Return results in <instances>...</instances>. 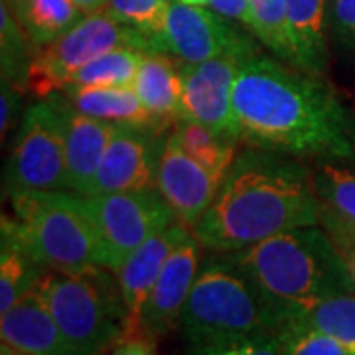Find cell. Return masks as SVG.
Masks as SVG:
<instances>
[{"mask_svg": "<svg viewBox=\"0 0 355 355\" xmlns=\"http://www.w3.org/2000/svg\"><path fill=\"white\" fill-rule=\"evenodd\" d=\"M223 254L286 322L330 296L355 292L354 280L322 225L288 229Z\"/></svg>", "mask_w": 355, "mask_h": 355, "instance_id": "3957f363", "label": "cell"}, {"mask_svg": "<svg viewBox=\"0 0 355 355\" xmlns=\"http://www.w3.org/2000/svg\"><path fill=\"white\" fill-rule=\"evenodd\" d=\"M223 178L193 160L180 144L174 130L168 132L156 170V190L164 198L176 219L191 231L216 200Z\"/></svg>", "mask_w": 355, "mask_h": 355, "instance_id": "5bb4252c", "label": "cell"}, {"mask_svg": "<svg viewBox=\"0 0 355 355\" xmlns=\"http://www.w3.org/2000/svg\"><path fill=\"white\" fill-rule=\"evenodd\" d=\"M36 48L48 46L85 16L73 0H4Z\"/></svg>", "mask_w": 355, "mask_h": 355, "instance_id": "7402d4cb", "label": "cell"}, {"mask_svg": "<svg viewBox=\"0 0 355 355\" xmlns=\"http://www.w3.org/2000/svg\"><path fill=\"white\" fill-rule=\"evenodd\" d=\"M144 55V51L135 48L107 51L101 58L81 67L65 83V87H132Z\"/></svg>", "mask_w": 355, "mask_h": 355, "instance_id": "603a6c76", "label": "cell"}, {"mask_svg": "<svg viewBox=\"0 0 355 355\" xmlns=\"http://www.w3.org/2000/svg\"><path fill=\"white\" fill-rule=\"evenodd\" d=\"M8 198L18 235L48 272H81L97 265V235L83 196L30 190Z\"/></svg>", "mask_w": 355, "mask_h": 355, "instance_id": "8992f818", "label": "cell"}, {"mask_svg": "<svg viewBox=\"0 0 355 355\" xmlns=\"http://www.w3.org/2000/svg\"><path fill=\"white\" fill-rule=\"evenodd\" d=\"M209 8L221 14L231 22L245 26L249 32L253 30V10L251 0H209Z\"/></svg>", "mask_w": 355, "mask_h": 355, "instance_id": "e575fe53", "label": "cell"}, {"mask_svg": "<svg viewBox=\"0 0 355 355\" xmlns=\"http://www.w3.org/2000/svg\"><path fill=\"white\" fill-rule=\"evenodd\" d=\"M330 36L355 60V0H328Z\"/></svg>", "mask_w": 355, "mask_h": 355, "instance_id": "1f68e13d", "label": "cell"}, {"mask_svg": "<svg viewBox=\"0 0 355 355\" xmlns=\"http://www.w3.org/2000/svg\"><path fill=\"white\" fill-rule=\"evenodd\" d=\"M135 91L146 111L160 123L174 125L182 111V64L164 53H146L135 79Z\"/></svg>", "mask_w": 355, "mask_h": 355, "instance_id": "d6986e66", "label": "cell"}, {"mask_svg": "<svg viewBox=\"0 0 355 355\" xmlns=\"http://www.w3.org/2000/svg\"><path fill=\"white\" fill-rule=\"evenodd\" d=\"M174 135L180 140L182 148L190 154L193 160H198L207 170H211L216 176L225 180L229 168L237 156L235 142L223 140L207 127L191 123V121L174 123Z\"/></svg>", "mask_w": 355, "mask_h": 355, "instance_id": "d4e9b609", "label": "cell"}, {"mask_svg": "<svg viewBox=\"0 0 355 355\" xmlns=\"http://www.w3.org/2000/svg\"><path fill=\"white\" fill-rule=\"evenodd\" d=\"M282 355H355V349L324 331L291 318L277 336Z\"/></svg>", "mask_w": 355, "mask_h": 355, "instance_id": "f1b7e54d", "label": "cell"}, {"mask_svg": "<svg viewBox=\"0 0 355 355\" xmlns=\"http://www.w3.org/2000/svg\"><path fill=\"white\" fill-rule=\"evenodd\" d=\"M253 34L280 62L296 67V51L284 0H251Z\"/></svg>", "mask_w": 355, "mask_h": 355, "instance_id": "484cf974", "label": "cell"}, {"mask_svg": "<svg viewBox=\"0 0 355 355\" xmlns=\"http://www.w3.org/2000/svg\"><path fill=\"white\" fill-rule=\"evenodd\" d=\"M109 355H158L153 342L140 334H128L114 343Z\"/></svg>", "mask_w": 355, "mask_h": 355, "instance_id": "d590c367", "label": "cell"}, {"mask_svg": "<svg viewBox=\"0 0 355 355\" xmlns=\"http://www.w3.org/2000/svg\"><path fill=\"white\" fill-rule=\"evenodd\" d=\"M202 243L188 229L162 266L153 291L148 292L135 334L156 342L180 326V316L202 266Z\"/></svg>", "mask_w": 355, "mask_h": 355, "instance_id": "4fadbf2b", "label": "cell"}, {"mask_svg": "<svg viewBox=\"0 0 355 355\" xmlns=\"http://www.w3.org/2000/svg\"><path fill=\"white\" fill-rule=\"evenodd\" d=\"M291 24L296 67L324 76L330 60L328 0H284Z\"/></svg>", "mask_w": 355, "mask_h": 355, "instance_id": "ac0fdd59", "label": "cell"}, {"mask_svg": "<svg viewBox=\"0 0 355 355\" xmlns=\"http://www.w3.org/2000/svg\"><path fill=\"white\" fill-rule=\"evenodd\" d=\"M85 205L97 235V265L113 272L142 243L178 221L156 188L89 196Z\"/></svg>", "mask_w": 355, "mask_h": 355, "instance_id": "9c48e42d", "label": "cell"}, {"mask_svg": "<svg viewBox=\"0 0 355 355\" xmlns=\"http://www.w3.org/2000/svg\"><path fill=\"white\" fill-rule=\"evenodd\" d=\"M0 338L22 355H73L38 284L0 314Z\"/></svg>", "mask_w": 355, "mask_h": 355, "instance_id": "2e32d148", "label": "cell"}, {"mask_svg": "<svg viewBox=\"0 0 355 355\" xmlns=\"http://www.w3.org/2000/svg\"><path fill=\"white\" fill-rule=\"evenodd\" d=\"M170 2L172 0H107L105 10L116 22L148 36L154 46V53H158V38L164 28Z\"/></svg>", "mask_w": 355, "mask_h": 355, "instance_id": "f546056e", "label": "cell"}, {"mask_svg": "<svg viewBox=\"0 0 355 355\" xmlns=\"http://www.w3.org/2000/svg\"><path fill=\"white\" fill-rule=\"evenodd\" d=\"M296 320L355 349V292L330 296Z\"/></svg>", "mask_w": 355, "mask_h": 355, "instance_id": "83f0119b", "label": "cell"}, {"mask_svg": "<svg viewBox=\"0 0 355 355\" xmlns=\"http://www.w3.org/2000/svg\"><path fill=\"white\" fill-rule=\"evenodd\" d=\"M306 225H320L308 166L296 156L251 146L235 156L193 233L211 253H235Z\"/></svg>", "mask_w": 355, "mask_h": 355, "instance_id": "7a4b0ae2", "label": "cell"}, {"mask_svg": "<svg viewBox=\"0 0 355 355\" xmlns=\"http://www.w3.org/2000/svg\"><path fill=\"white\" fill-rule=\"evenodd\" d=\"M241 140L272 153L355 162V111L324 76L265 53L243 62L233 91Z\"/></svg>", "mask_w": 355, "mask_h": 355, "instance_id": "6da1fadb", "label": "cell"}, {"mask_svg": "<svg viewBox=\"0 0 355 355\" xmlns=\"http://www.w3.org/2000/svg\"><path fill=\"white\" fill-rule=\"evenodd\" d=\"M254 53L259 51H229L202 64L182 65L184 93L178 121L203 125L217 137L235 144L243 142L233 91L243 62Z\"/></svg>", "mask_w": 355, "mask_h": 355, "instance_id": "30bf717a", "label": "cell"}, {"mask_svg": "<svg viewBox=\"0 0 355 355\" xmlns=\"http://www.w3.org/2000/svg\"><path fill=\"white\" fill-rule=\"evenodd\" d=\"M36 44L26 34L22 24L14 16L8 4L2 0L0 6V71L2 79L12 81L24 89L30 65L36 55Z\"/></svg>", "mask_w": 355, "mask_h": 355, "instance_id": "cb8c5ba5", "label": "cell"}, {"mask_svg": "<svg viewBox=\"0 0 355 355\" xmlns=\"http://www.w3.org/2000/svg\"><path fill=\"white\" fill-rule=\"evenodd\" d=\"M116 48H135L144 53H154L148 36L116 22L107 10L85 14L64 36L36 50L24 91L36 99L60 93L81 67Z\"/></svg>", "mask_w": 355, "mask_h": 355, "instance_id": "52a82bcc", "label": "cell"}, {"mask_svg": "<svg viewBox=\"0 0 355 355\" xmlns=\"http://www.w3.org/2000/svg\"><path fill=\"white\" fill-rule=\"evenodd\" d=\"M312 180L320 203L355 225V168L322 160L318 162Z\"/></svg>", "mask_w": 355, "mask_h": 355, "instance_id": "4316f807", "label": "cell"}, {"mask_svg": "<svg viewBox=\"0 0 355 355\" xmlns=\"http://www.w3.org/2000/svg\"><path fill=\"white\" fill-rule=\"evenodd\" d=\"M0 83H2L0 85V135H2V142H4L8 130H12L22 121V114L26 111V91L18 85H14L8 79H2Z\"/></svg>", "mask_w": 355, "mask_h": 355, "instance_id": "d6a6232c", "label": "cell"}, {"mask_svg": "<svg viewBox=\"0 0 355 355\" xmlns=\"http://www.w3.org/2000/svg\"><path fill=\"white\" fill-rule=\"evenodd\" d=\"M166 130L164 125H114L91 196L156 188Z\"/></svg>", "mask_w": 355, "mask_h": 355, "instance_id": "7c38bea8", "label": "cell"}, {"mask_svg": "<svg viewBox=\"0 0 355 355\" xmlns=\"http://www.w3.org/2000/svg\"><path fill=\"white\" fill-rule=\"evenodd\" d=\"M188 355H282V354H280L277 338H268V340H245V342L190 347V354Z\"/></svg>", "mask_w": 355, "mask_h": 355, "instance_id": "836d02e7", "label": "cell"}, {"mask_svg": "<svg viewBox=\"0 0 355 355\" xmlns=\"http://www.w3.org/2000/svg\"><path fill=\"white\" fill-rule=\"evenodd\" d=\"M0 355H22L20 352H16L14 347H10L8 343L2 342V345H0Z\"/></svg>", "mask_w": 355, "mask_h": 355, "instance_id": "74e56055", "label": "cell"}, {"mask_svg": "<svg viewBox=\"0 0 355 355\" xmlns=\"http://www.w3.org/2000/svg\"><path fill=\"white\" fill-rule=\"evenodd\" d=\"M67 99V97H65ZM114 123L77 111L67 99L65 107V182L77 196H91L103 156L113 137Z\"/></svg>", "mask_w": 355, "mask_h": 355, "instance_id": "9a60e30c", "label": "cell"}, {"mask_svg": "<svg viewBox=\"0 0 355 355\" xmlns=\"http://www.w3.org/2000/svg\"><path fill=\"white\" fill-rule=\"evenodd\" d=\"M186 4H196V6H209V0H180Z\"/></svg>", "mask_w": 355, "mask_h": 355, "instance_id": "f35d334b", "label": "cell"}, {"mask_svg": "<svg viewBox=\"0 0 355 355\" xmlns=\"http://www.w3.org/2000/svg\"><path fill=\"white\" fill-rule=\"evenodd\" d=\"M65 95L53 93L26 107L4 164V193L67 190Z\"/></svg>", "mask_w": 355, "mask_h": 355, "instance_id": "ba28073f", "label": "cell"}, {"mask_svg": "<svg viewBox=\"0 0 355 355\" xmlns=\"http://www.w3.org/2000/svg\"><path fill=\"white\" fill-rule=\"evenodd\" d=\"M48 270L40 263L22 237L14 217L2 216L0 221V314L10 310L22 296L36 288Z\"/></svg>", "mask_w": 355, "mask_h": 355, "instance_id": "ffe728a7", "label": "cell"}, {"mask_svg": "<svg viewBox=\"0 0 355 355\" xmlns=\"http://www.w3.org/2000/svg\"><path fill=\"white\" fill-rule=\"evenodd\" d=\"M229 51H259L254 40L205 6L172 0L158 38V53L182 65L202 64Z\"/></svg>", "mask_w": 355, "mask_h": 355, "instance_id": "8fae6325", "label": "cell"}, {"mask_svg": "<svg viewBox=\"0 0 355 355\" xmlns=\"http://www.w3.org/2000/svg\"><path fill=\"white\" fill-rule=\"evenodd\" d=\"M320 225L328 231L355 284V225L343 221L342 217L336 216L322 203H320Z\"/></svg>", "mask_w": 355, "mask_h": 355, "instance_id": "4dcf8cb0", "label": "cell"}, {"mask_svg": "<svg viewBox=\"0 0 355 355\" xmlns=\"http://www.w3.org/2000/svg\"><path fill=\"white\" fill-rule=\"evenodd\" d=\"M77 4V8L83 14L99 12L101 8L107 6V0H73Z\"/></svg>", "mask_w": 355, "mask_h": 355, "instance_id": "8d00e7d4", "label": "cell"}, {"mask_svg": "<svg viewBox=\"0 0 355 355\" xmlns=\"http://www.w3.org/2000/svg\"><path fill=\"white\" fill-rule=\"evenodd\" d=\"M188 229L190 227L176 221L162 231H158L148 241L142 243L135 253L128 254L127 261L114 272L121 292H123V300L127 304L128 318H130V334H135L137 330L142 304L148 292L153 291L162 266L168 261L170 253L174 251V247L188 233Z\"/></svg>", "mask_w": 355, "mask_h": 355, "instance_id": "e0dca14e", "label": "cell"}, {"mask_svg": "<svg viewBox=\"0 0 355 355\" xmlns=\"http://www.w3.org/2000/svg\"><path fill=\"white\" fill-rule=\"evenodd\" d=\"M286 320L223 253L205 257L180 316L190 347L277 338Z\"/></svg>", "mask_w": 355, "mask_h": 355, "instance_id": "277c9868", "label": "cell"}, {"mask_svg": "<svg viewBox=\"0 0 355 355\" xmlns=\"http://www.w3.org/2000/svg\"><path fill=\"white\" fill-rule=\"evenodd\" d=\"M77 111L114 125H164L146 111L135 87H65L62 89Z\"/></svg>", "mask_w": 355, "mask_h": 355, "instance_id": "44dd1931", "label": "cell"}, {"mask_svg": "<svg viewBox=\"0 0 355 355\" xmlns=\"http://www.w3.org/2000/svg\"><path fill=\"white\" fill-rule=\"evenodd\" d=\"M38 286L73 355H103L130 334L113 270L95 265L81 272H46Z\"/></svg>", "mask_w": 355, "mask_h": 355, "instance_id": "5b68a950", "label": "cell"}]
</instances>
